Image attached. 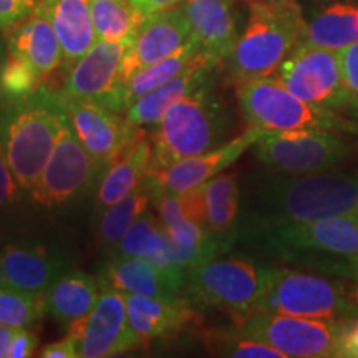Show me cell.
<instances>
[{"instance_id":"6da1fadb","label":"cell","mask_w":358,"mask_h":358,"mask_svg":"<svg viewBox=\"0 0 358 358\" xmlns=\"http://www.w3.org/2000/svg\"><path fill=\"white\" fill-rule=\"evenodd\" d=\"M254 227L358 214V173L267 174L250 194Z\"/></svg>"},{"instance_id":"7a4b0ae2","label":"cell","mask_w":358,"mask_h":358,"mask_svg":"<svg viewBox=\"0 0 358 358\" xmlns=\"http://www.w3.org/2000/svg\"><path fill=\"white\" fill-rule=\"evenodd\" d=\"M65 123V110L43 85L32 96L0 106V146L22 191L37 185Z\"/></svg>"},{"instance_id":"3957f363","label":"cell","mask_w":358,"mask_h":358,"mask_svg":"<svg viewBox=\"0 0 358 358\" xmlns=\"http://www.w3.org/2000/svg\"><path fill=\"white\" fill-rule=\"evenodd\" d=\"M248 17L234 48L226 60L234 85L272 77L294 47L301 42L303 10L297 2L244 0Z\"/></svg>"},{"instance_id":"277c9868","label":"cell","mask_w":358,"mask_h":358,"mask_svg":"<svg viewBox=\"0 0 358 358\" xmlns=\"http://www.w3.org/2000/svg\"><path fill=\"white\" fill-rule=\"evenodd\" d=\"M229 128V113L206 85L174 103L153 127L151 171L221 146Z\"/></svg>"},{"instance_id":"5b68a950","label":"cell","mask_w":358,"mask_h":358,"mask_svg":"<svg viewBox=\"0 0 358 358\" xmlns=\"http://www.w3.org/2000/svg\"><path fill=\"white\" fill-rule=\"evenodd\" d=\"M254 231L280 259L325 274L334 275L338 267L358 261V214L268 224Z\"/></svg>"},{"instance_id":"8992f818","label":"cell","mask_w":358,"mask_h":358,"mask_svg":"<svg viewBox=\"0 0 358 358\" xmlns=\"http://www.w3.org/2000/svg\"><path fill=\"white\" fill-rule=\"evenodd\" d=\"M259 312L358 320V287L348 279L325 272L271 267Z\"/></svg>"},{"instance_id":"52a82bcc","label":"cell","mask_w":358,"mask_h":358,"mask_svg":"<svg viewBox=\"0 0 358 358\" xmlns=\"http://www.w3.org/2000/svg\"><path fill=\"white\" fill-rule=\"evenodd\" d=\"M271 267L245 257L214 256L186 272V297L196 308L229 313L236 325L259 312Z\"/></svg>"},{"instance_id":"ba28073f","label":"cell","mask_w":358,"mask_h":358,"mask_svg":"<svg viewBox=\"0 0 358 358\" xmlns=\"http://www.w3.org/2000/svg\"><path fill=\"white\" fill-rule=\"evenodd\" d=\"M236 96L250 128L262 131L325 129L358 136V128L352 118L301 100L275 75L237 83Z\"/></svg>"},{"instance_id":"9c48e42d","label":"cell","mask_w":358,"mask_h":358,"mask_svg":"<svg viewBox=\"0 0 358 358\" xmlns=\"http://www.w3.org/2000/svg\"><path fill=\"white\" fill-rule=\"evenodd\" d=\"M353 322L257 312L234 330L267 343L285 358H334L340 357L343 338Z\"/></svg>"},{"instance_id":"30bf717a","label":"cell","mask_w":358,"mask_h":358,"mask_svg":"<svg viewBox=\"0 0 358 358\" xmlns=\"http://www.w3.org/2000/svg\"><path fill=\"white\" fill-rule=\"evenodd\" d=\"M257 159L272 171L310 174L332 171L347 163L357 148L343 133L325 129L266 131L254 145Z\"/></svg>"},{"instance_id":"8fae6325","label":"cell","mask_w":358,"mask_h":358,"mask_svg":"<svg viewBox=\"0 0 358 358\" xmlns=\"http://www.w3.org/2000/svg\"><path fill=\"white\" fill-rule=\"evenodd\" d=\"M285 88L313 106L348 115L357 106L345 87L338 52L299 42L275 71Z\"/></svg>"},{"instance_id":"7c38bea8","label":"cell","mask_w":358,"mask_h":358,"mask_svg":"<svg viewBox=\"0 0 358 358\" xmlns=\"http://www.w3.org/2000/svg\"><path fill=\"white\" fill-rule=\"evenodd\" d=\"M101 174L103 168L85 150L66 116L50 159L29 194L40 208L60 209L82 198L93 186L100 185Z\"/></svg>"},{"instance_id":"4fadbf2b","label":"cell","mask_w":358,"mask_h":358,"mask_svg":"<svg viewBox=\"0 0 358 358\" xmlns=\"http://www.w3.org/2000/svg\"><path fill=\"white\" fill-rule=\"evenodd\" d=\"M69 337L82 358L115 357L140 348L128 322L124 294L113 289H100L95 307L70 325Z\"/></svg>"},{"instance_id":"5bb4252c","label":"cell","mask_w":358,"mask_h":358,"mask_svg":"<svg viewBox=\"0 0 358 358\" xmlns=\"http://www.w3.org/2000/svg\"><path fill=\"white\" fill-rule=\"evenodd\" d=\"M129 42L98 40L70 69H58L62 75L57 82L48 78L43 87L57 95L85 98L106 106L120 85V71Z\"/></svg>"},{"instance_id":"9a60e30c","label":"cell","mask_w":358,"mask_h":358,"mask_svg":"<svg viewBox=\"0 0 358 358\" xmlns=\"http://www.w3.org/2000/svg\"><path fill=\"white\" fill-rule=\"evenodd\" d=\"M57 98L80 143L105 171L128 146L138 127H133L123 113L110 110L100 101L65 95H57Z\"/></svg>"},{"instance_id":"2e32d148","label":"cell","mask_w":358,"mask_h":358,"mask_svg":"<svg viewBox=\"0 0 358 358\" xmlns=\"http://www.w3.org/2000/svg\"><path fill=\"white\" fill-rule=\"evenodd\" d=\"M264 133L266 131L262 129L249 127L239 136L222 143L221 146L214 148L211 151L189 156V158L179 159L169 166L150 171L146 176V182L153 191V199L161 194L179 196L204 185L206 181L234 164L249 148L256 145Z\"/></svg>"},{"instance_id":"e0dca14e","label":"cell","mask_w":358,"mask_h":358,"mask_svg":"<svg viewBox=\"0 0 358 358\" xmlns=\"http://www.w3.org/2000/svg\"><path fill=\"white\" fill-rule=\"evenodd\" d=\"M192 38L194 35L191 24L181 6L145 17L124 53L122 71H120V85L128 82L138 71L176 53Z\"/></svg>"},{"instance_id":"ac0fdd59","label":"cell","mask_w":358,"mask_h":358,"mask_svg":"<svg viewBox=\"0 0 358 358\" xmlns=\"http://www.w3.org/2000/svg\"><path fill=\"white\" fill-rule=\"evenodd\" d=\"M182 213L204 227L229 249L241 214L239 178L236 173H219L194 189L178 196Z\"/></svg>"},{"instance_id":"d6986e66","label":"cell","mask_w":358,"mask_h":358,"mask_svg":"<svg viewBox=\"0 0 358 358\" xmlns=\"http://www.w3.org/2000/svg\"><path fill=\"white\" fill-rule=\"evenodd\" d=\"M2 264L7 285L40 295L70 271V261L62 250L25 239L3 241Z\"/></svg>"},{"instance_id":"ffe728a7","label":"cell","mask_w":358,"mask_h":358,"mask_svg":"<svg viewBox=\"0 0 358 358\" xmlns=\"http://www.w3.org/2000/svg\"><path fill=\"white\" fill-rule=\"evenodd\" d=\"M100 289L145 297H182L186 275L158 266L146 257H108L98 274Z\"/></svg>"},{"instance_id":"44dd1931","label":"cell","mask_w":358,"mask_h":358,"mask_svg":"<svg viewBox=\"0 0 358 358\" xmlns=\"http://www.w3.org/2000/svg\"><path fill=\"white\" fill-rule=\"evenodd\" d=\"M243 0H182L192 35L201 50L219 64H226L241 32V17L237 6Z\"/></svg>"},{"instance_id":"7402d4cb","label":"cell","mask_w":358,"mask_h":358,"mask_svg":"<svg viewBox=\"0 0 358 358\" xmlns=\"http://www.w3.org/2000/svg\"><path fill=\"white\" fill-rule=\"evenodd\" d=\"M219 65L221 64L214 60L211 55L204 53L194 64L187 66L185 71H181L169 82L159 85L158 88L151 90L146 95L138 98L131 106H128L123 111V115L127 116L133 127H155L174 103L198 92L206 85L213 83L214 71L217 70Z\"/></svg>"},{"instance_id":"603a6c76","label":"cell","mask_w":358,"mask_h":358,"mask_svg":"<svg viewBox=\"0 0 358 358\" xmlns=\"http://www.w3.org/2000/svg\"><path fill=\"white\" fill-rule=\"evenodd\" d=\"M128 322L140 347L181 332L198 322V310L186 297L161 299L124 294Z\"/></svg>"},{"instance_id":"cb8c5ba5","label":"cell","mask_w":358,"mask_h":358,"mask_svg":"<svg viewBox=\"0 0 358 358\" xmlns=\"http://www.w3.org/2000/svg\"><path fill=\"white\" fill-rule=\"evenodd\" d=\"M40 10L52 22L62 47L60 69H70L98 42L92 15V0H40Z\"/></svg>"},{"instance_id":"d4e9b609","label":"cell","mask_w":358,"mask_h":358,"mask_svg":"<svg viewBox=\"0 0 358 358\" xmlns=\"http://www.w3.org/2000/svg\"><path fill=\"white\" fill-rule=\"evenodd\" d=\"M151 163L153 143L145 129L138 128L128 146L103 171L96 189V208L103 211L136 189L151 171Z\"/></svg>"},{"instance_id":"484cf974","label":"cell","mask_w":358,"mask_h":358,"mask_svg":"<svg viewBox=\"0 0 358 358\" xmlns=\"http://www.w3.org/2000/svg\"><path fill=\"white\" fill-rule=\"evenodd\" d=\"M3 35L8 55L25 60L42 75L43 80H48L60 69L64 60L60 40L52 22L37 8Z\"/></svg>"},{"instance_id":"4316f807","label":"cell","mask_w":358,"mask_h":358,"mask_svg":"<svg viewBox=\"0 0 358 358\" xmlns=\"http://www.w3.org/2000/svg\"><path fill=\"white\" fill-rule=\"evenodd\" d=\"M355 42H358V3L330 0L315 3L303 13L301 43L338 52Z\"/></svg>"},{"instance_id":"83f0119b","label":"cell","mask_w":358,"mask_h":358,"mask_svg":"<svg viewBox=\"0 0 358 358\" xmlns=\"http://www.w3.org/2000/svg\"><path fill=\"white\" fill-rule=\"evenodd\" d=\"M204 50H201L198 40L192 38L189 43H186L185 47L179 48L176 53L169 55L164 60L158 62V64L148 66V69L138 71L136 75H133L128 82L120 85L115 90V93L106 103L110 110L123 113L128 106H131L138 98L146 95L151 90L158 88L159 85L169 82V80L176 77V75L185 71L187 66L194 64L199 57L204 55ZM217 62V60H216Z\"/></svg>"},{"instance_id":"f1b7e54d","label":"cell","mask_w":358,"mask_h":358,"mask_svg":"<svg viewBox=\"0 0 358 358\" xmlns=\"http://www.w3.org/2000/svg\"><path fill=\"white\" fill-rule=\"evenodd\" d=\"M100 285L95 277L70 268L53 282L45 292L47 313L62 325L70 327L88 315L95 307Z\"/></svg>"},{"instance_id":"f546056e","label":"cell","mask_w":358,"mask_h":358,"mask_svg":"<svg viewBox=\"0 0 358 358\" xmlns=\"http://www.w3.org/2000/svg\"><path fill=\"white\" fill-rule=\"evenodd\" d=\"M158 216L168 236L181 248L199 252L206 259H211L226 252L227 248L221 241L209 234L201 224L192 221L182 213L178 196L161 194L153 199Z\"/></svg>"},{"instance_id":"4dcf8cb0","label":"cell","mask_w":358,"mask_h":358,"mask_svg":"<svg viewBox=\"0 0 358 358\" xmlns=\"http://www.w3.org/2000/svg\"><path fill=\"white\" fill-rule=\"evenodd\" d=\"M151 203H153V191L145 178V181L136 189L120 199L118 203L103 209L100 222H98V244L106 252H110L123 239L133 222L150 208Z\"/></svg>"},{"instance_id":"1f68e13d","label":"cell","mask_w":358,"mask_h":358,"mask_svg":"<svg viewBox=\"0 0 358 358\" xmlns=\"http://www.w3.org/2000/svg\"><path fill=\"white\" fill-rule=\"evenodd\" d=\"M92 15L98 40L110 42L133 40L145 20L131 0H92Z\"/></svg>"},{"instance_id":"d6a6232c","label":"cell","mask_w":358,"mask_h":358,"mask_svg":"<svg viewBox=\"0 0 358 358\" xmlns=\"http://www.w3.org/2000/svg\"><path fill=\"white\" fill-rule=\"evenodd\" d=\"M166 239L168 232L159 216L148 208L133 222L123 239L110 250L108 257H146L153 261L163 249Z\"/></svg>"},{"instance_id":"836d02e7","label":"cell","mask_w":358,"mask_h":358,"mask_svg":"<svg viewBox=\"0 0 358 358\" xmlns=\"http://www.w3.org/2000/svg\"><path fill=\"white\" fill-rule=\"evenodd\" d=\"M45 313V295L24 292L10 285L0 287V324L13 329H34L42 322Z\"/></svg>"},{"instance_id":"e575fe53","label":"cell","mask_w":358,"mask_h":358,"mask_svg":"<svg viewBox=\"0 0 358 358\" xmlns=\"http://www.w3.org/2000/svg\"><path fill=\"white\" fill-rule=\"evenodd\" d=\"M45 80L32 65L8 55L0 71V106L12 105L37 93Z\"/></svg>"},{"instance_id":"d590c367","label":"cell","mask_w":358,"mask_h":358,"mask_svg":"<svg viewBox=\"0 0 358 358\" xmlns=\"http://www.w3.org/2000/svg\"><path fill=\"white\" fill-rule=\"evenodd\" d=\"M204 342L211 355L232 358H285L267 343L245 337L237 330L232 332H206Z\"/></svg>"},{"instance_id":"8d00e7d4","label":"cell","mask_w":358,"mask_h":358,"mask_svg":"<svg viewBox=\"0 0 358 358\" xmlns=\"http://www.w3.org/2000/svg\"><path fill=\"white\" fill-rule=\"evenodd\" d=\"M40 0H0V34L19 25L25 20Z\"/></svg>"},{"instance_id":"74e56055","label":"cell","mask_w":358,"mask_h":358,"mask_svg":"<svg viewBox=\"0 0 358 358\" xmlns=\"http://www.w3.org/2000/svg\"><path fill=\"white\" fill-rule=\"evenodd\" d=\"M338 58L343 82L358 105V42L338 50Z\"/></svg>"},{"instance_id":"f35d334b","label":"cell","mask_w":358,"mask_h":358,"mask_svg":"<svg viewBox=\"0 0 358 358\" xmlns=\"http://www.w3.org/2000/svg\"><path fill=\"white\" fill-rule=\"evenodd\" d=\"M20 186L13 176L10 166H8L6 155L0 146V214L8 211V208L15 203L17 196L20 192Z\"/></svg>"},{"instance_id":"ab89813d","label":"cell","mask_w":358,"mask_h":358,"mask_svg":"<svg viewBox=\"0 0 358 358\" xmlns=\"http://www.w3.org/2000/svg\"><path fill=\"white\" fill-rule=\"evenodd\" d=\"M38 347V337L32 332V329H17L13 338L10 355L8 358H29L34 357Z\"/></svg>"},{"instance_id":"60d3db41","label":"cell","mask_w":358,"mask_h":358,"mask_svg":"<svg viewBox=\"0 0 358 358\" xmlns=\"http://www.w3.org/2000/svg\"><path fill=\"white\" fill-rule=\"evenodd\" d=\"M38 357L42 358H78L77 347L71 337L66 335L65 338L52 342L38 350Z\"/></svg>"},{"instance_id":"b9f144b4","label":"cell","mask_w":358,"mask_h":358,"mask_svg":"<svg viewBox=\"0 0 358 358\" xmlns=\"http://www.w3.org/2000/svg\"><path fill=\"white\" fill-rule=\"evenodd\" d=\"M131 2L134 8H136L143 17H148L155 12L181 6L182 0H131Z\"/></svg>"},{"instance_id":"7bdbcfd3","label":"cell","mask_w":358,"mask_h":358,"mask_svg":"<svg viewBox=\"0 0 358 358\" xmlns=\"http://www.w3.org/2000/svg\"><path fill=\"white\" fill-rule=\"evenodd\" d=\"M340 357L343 358H358V320L353 322L352 329L348 330L342 343Z\"/></svg>"},{"instance_id":"ee69618b","label":"cell","mask_w":358,"mask_h":358,"mask_svg":"<svg viewBox=\"0 0 358 358\" xmlns=\"http://www.w3.org/2000/svg\"><path fill=\"white\" fill-rule=\"evenodd\" d=\"M15 334L17 329L0 324V358H6L10 355V348L13 338H15Z\"/></svg>"},{"instance_id":"f6af8a7d","label":"cell","mask_w":358,"mask_h":358,"mask_svg":"<svg viewBox=\"0 0 358 358\" xmlns=\"http://www.w3.org/2000/svg\"><path fill=\"white\" fill-rule=\"evenodd\" d=\"M334 275H338V277H343V279H348L350 282L358 287V261H353V262H348L345 266L338 267L337 272H335Z\"/></svg>"},{"instance_id":"bcb514c9","label":"cell","mask_w":358,"mask_h":358,"mask_svg":"<svg viewBox=\"0 0 358 358\" xmlns=\"http://www.w3.org/2000/svg\"><path fill=\"white\" fill-rule=\"evenodd\" d=\"M8 57V50H7V42H6V35L0 34V71H2V66L6 64Z\"/></svg>"},{"instance_id":"7dc6e473","label":"cell","mask_w":358,"mask_h":358,"mask_svg":"<svg viewBox=\"0 0 358 358\" xmlns=\"http://www.w3.org/2000/svg\"><path fill=\"white\" fill-rule=\"evenodd\" d=\"M2 248H3V241L0 239V287H3L6 284V275H3V264H2Z\"/></svg>"},{"instance_id":"c3c4849f","label":"cell","mask_w":358,"mask_h":358,"mask_svg":"<svg viewBox=\"0 0 358 358\" xmlns=\"http://www.w3.org/2000/svg\"><path fill=\"white\" fill-rule=\"evenodd\" d=\"M347 116H348V118H352V120H353V122H355V124H357V128H358V105H357V106H355V108H353V110L350 111V113H348Z\"/></svg>"},{"instance_id":"681fc988","label":"cell","mask_w":358,"mask_h":358,"mask_svg":"<svg viewBox=\"0 0 358 358\" xmlns=\"http://www.w3.org/2000/svg\"><path fill=\"white\" fill-rule=\"evenodd\" d=\"M264 2H275V3H280V2H297V0H264Z\"/></svg>"}]
</instances>
